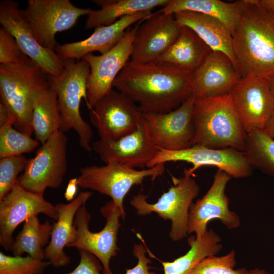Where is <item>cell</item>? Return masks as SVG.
<instances>
[{"label":"cell","mask_w":274,"mask_h":274,"mask_svg":"<svg viewBox=\"0 0 274 274\" xmlns=\"http://www.w3.org/2000/svg\"><path fill=\"white\" fill-rule=\"evenodd\" d=\"M89 117L100 139L114 141L136 129L143 120V113L136 104L112 89L90 110Z\"/></svg>","instance_id":"obj_12"},{"label":"cell","mask_w":274,"mask_h":274,"mask_svg":"<svg viewBox=\"0 0 274 274\" xmlns=\"http://www.w3.org/2000/svg\"><path fill=\"white\" fill-rule=\"evenodd\" d=\"M65 133L58 130L28 160L19 184L26 190L44 195L48 188L59 187L67 171V145Z\"/></svg>","instance_id":"obj_9"},{"label":"cell","mask_w":274,"mask_h":274,"mask_svg":"<svg viewBox=\"0 0 274 274\" xmlns=\"http://www.w3.org/2000/svg\"><path fill=\"white\" fill-rule=\"evenodd\" d=\"M248 274H269L264 269L256 268L248 271Z\"/></svg>","instance_id":"obj_43"},{"label":"cell","mask_w":274,"mask_h":274,"mask_svg":"<svg viewBox=\"0 0 274 274\" xmlns=\"http://www.w3.org/2000/svg\"><path fill=\"white\" fill-rule=\"evenodd\" d=\"M193 72L169 63L129 60L113 86L143 113H164L177 109L193 94Z\"/></svg>","instance_id":"obj_1"},{"label":"cell","mask_w":274,"mask_h":274,"mask_svg":"<svg viewBox=\"0 0 274 274\" xmlns=\"http://www.w3.org/2000/svg\"><path fill=\"white\" fill-rule=\"evenodd\" d=\"M0 23L15 38L23 52L48 75L58 76L63 60L53 50L42 46L17 2H0Z\"/></svg>","instance_id":"obj_14"},{"label":"cell","mask_w":274,"mask_h":274,"mask_svg":"<svg viewBox=\"0 0 274 274\" xmlns=\"http://www.w3.org/2000/svg\"><path fill=\"white\" fill-rule=\"evenodd\" d=\"M231 177L218 169L213 183L201 198L191 204L188 214L187 233H195L196 238H201L208 230L207 226L212 220L217 219L228 229L239 227L238 215L229 208V200L225 193L227 185Z\"/></svg>","instance_id":"obj_16"},{"label":"cell","mask_w":274,"mask_h":274,"mask_svg":"<svg viewBox=\"0 0 274 274\" xmlns=\"http://www.w3.org/2000/svg\"><path fill=\"white\" fill-rule=\"evenodd\" d=\"M192 117L193 145L244 151L247 132L231 93L195 98Z\"/></svg>","instance_id":"obj_3"},{"label":"cell","mask_w":274,"mask_h":274,"mask_svg":"<svg viewBox=\"0 0 274 274\" xmlns=\"http://www.w3.org/2000/svg\"><path fill=\"white\" fill-rule=\"evenodd\" d=\"M78 186L77 178H74L69 180L64 193V196L66 200L70 202L75 199Z\"/></svg>","instance_id":"obj_39"},{"label":"cell","mask_w":274,"mask_h":274,"mask_svg":"<svg viewBox=\"0 0 274 274\" xmlns=\"http://www.w3.org/2000/svg\"><path fill=\"white\" fill-rule=\"evenodd\" d=\"M243 0L228 3L220 0H169L159 12L175 14L191 11L215 17L225 24L231 33L238 20Z\"/></svg>","instance_id":"obj_27"},{"label":"cell","mask_w":274,"mask_h":274,"mask_svg":"<svg viewBox=\"0 0 274 274\" xmlns=\"http://www.w3.org/2000/svg\"><path fill=\"white\" fill-rule=\"evenodd\" d=\"M158 149L147 167L168 162L185 161L191 163L192 166L185 169L184 173L191 176L196 170L203 166H216L231 178H247L252 173V167L244 152L232 148L214 149L195 145L180 150Z\"/></svg>","instance_id":"obj_10"},{"label":"cell","mask_w":274,"mask_h":274,"mask_svg":"<svg viewBox=\"0 0 274 274\" xmlns=\"http://www.w3.org/2000/svg\"><path fill=\"white\" fill-rule=\"evenodd\" d=\"M231 35L242 77H274V14L251 0H243Z\"/></svg>","instance_id":"obj_2"},{"label":"cell","mask_w":274,"mask_h":274,"mask_svg":"<svg viewBox=\"0 0 274 274\" xmlns=\"http://www.w3.org/2000/svg\"><path fill=\"white\" fill-rule=\"evenodd\" d=\"M148 250L142 244H136L133 247L132 253L138 259V263L132 268L127 269L125 274H156L150 271L149 264L151 260L148 258L146 254Z\"/></svg>","instance_id":"obj_38"},{"label":"cell","mask_w":274,"mask_h":274,"mask_svg":"<svg viewBox=\"0 0 274 274\" xmlns=\"http://www.w3.org/2000/svg\"><path fill=\"white\" fill-rule=\"evenodd\" d=\"M49 265L29 255L11 256L0 252V274H42Z\"/></svg>","instance_id":"obj_34"},{"label":"cell","mask_w":274,"mask_h":274,"mask_svg":"<svg viewBox=\"0 0 274 274\" xmlns=\"http://www.w3.org/2000/svg\"><path fill=\"white\" fill-rule=\"evenodd\" d=\"M13 125L11 120L10 114L7 107L3 102L0 103V127L6 124Z\"/></svg>","instance_id":"obj_40"},{"label":"cell","mask_w":274,"mask_h":274,"mask_svg":"<svg viewBox=\"0 0 274 274\" xmlns=\"http://www.w3.org/2000/svg\"><path fill=\"white\" fill-rule=\"evenodd\" d=\"M80 261L78 265L71 271L65 274H100L102 266L99 260L91 253L79 251Z\"/></svg>","instance_id":"obj_37"},{"label":"cell","mask_w":274,"mask_h":274,"mask_svg":"<svg viewBox=\"0 0 274 274\" xmlns=\"http://www.w3.org/2000/svg\"><path fill=\"white\" fill-rule=\"evenodd\" d=\"M91 9L78 8L69 0H28L22 12L29 23L38 43L54 50L58 32L73 27L82 16Z\"/></svg>","instance_id":"obj_11"},{"label":"cell","mask_w":274,"mask_h":274,"mask_svg":"<svg viewBox=\"0 0 274 274\" xmlns=\"http://www.w3.org/2000/svg\"><path fill=\"white\" fill-rule=\"evenodd\" d=\"M236 263L235 252L232 250L224 255L205 257L195 266L190 274H248L249 270L245 267L235 268Z\"/></svg>","instance_id":"obj_33"},{"label":"cell","mask_w":274,"mask_h":274,"mask_svg":"<svg viewBox=\"0 0 274 274\" xmlns=\"http://www.w3.org/2000/svg\"><path fill=\"white\" fill-rule=\"evenodd\" d=\"M174 16L181 26L193 30L212 51L225 54L238 69L231 32L225 24L212 16L191 11L180 12Z\"/></svg>","instance_id":"obj_24"},{"label":"cell","mask_w":274,"mask_h":274,"mask_svg":"<svg viewBox=\"0 0 274 274\" xmlns=\"http://www.w3.org/2000/svg\"><path fill=\"white\" fill-rule=\"evenodd\" d=\"M92 193L83 191L67 203L55 205L58 214L56 222L53 224L50 241L45 251V259L55 268L66 266L70 257L64 249L71 242L74 233V222L78 210L91 197Z\"/></svg>","instance_id":"obj_23"},{"label":"cell","mask_w":274,"mask_h":274,"mask_svg":"<svg viewBox=\"0 0 274 274\" xmlns=\"http://www.w3.org/2000/svg\"><path fill=\"white\" fill-rule=\"evenodd\" d=\"M255 4L274 14V0H251Z\"/></svg>","instance_id":"obj_41"},{"label":"cell","mask_w":274,"mask_h":274,"mask_svg":"<svg viewBox=\"0 0 274 274\" xmlns=\"http://www.w3.org/2000/svg\"><path fill=\"white\" fill-rule=\"evenodd\" d=\"M169 0H93L100 9L91 10L87 15L85 28L112 24L120 18L141 12H151L165 6Z\"/></svg>","instance_id":"obj_26"},{"label":"cell","mask_w":274,"mask_h":274,"mask_svg":"<svg viewBox=\"0 0 274 274\" xmlns=\"http://www.w3.org/2000/svg\"><path fill=\"white\" fill-rule=\"evenodd\" d=\"M49 87L48 75L29 57L16 64H0L1 102L8 108L13 126L21 132L32 134L34 97Z\"/></svg>","instance_id":"obj_4"},{"label":"cell","mask_w":274,"mask_h":274,"mask_svg":"<svg viewBox=\"0 0 274 274\" xmlns=\"http://www.w3.org/2000/svg\"><path fill=\"white\" fill-rule=\"evenodd\" d=\"M92 149L106 164L116 163L133 168L147 166L159 150L144 119L133 132L114 141L99 139L93 143Z\"/></svg>","instance_id":"obj_20"},{"label":"cell","mask_w":274,"mask_h":274,"mask_svg":"<svg viewBox=\"0 0 274 274\" xmlns=\"http://www.w3.org/2000/svg\"><path fill=\"white\" fill-rule=\"evenodd\" d=\"M28 160L22 155L0 158V201L14 188Z\"/></svg>","instance_id":"obj_35"},{"label":"cell","mask_w":274,"mask_h":274,"mask_svg":"<svg viewBox=\"0 0 274 274\" xmlns=\"http://www.w3.org/2000/svg\"><path fill=\"white\" fill-rule=\"evenodd\" d=\"M243 152L252 167L274 176V139L263 129H255L247 133Z\"/></svg>","instance_id":"obj_31"},{"label":"cell","mask_w":274,"mask_h":274,"mask_svg":"<svg viewBox=\"0 0 274 274\" xmlns=\"http://www.w3.org/2000/svg\"><path fill=\"white\" fill-rule=\"evenodd\" d=\"M269 79L242 77L231 92L247 133L255 129H263L274 113Z\"/></svg>","instance_id":"obj_18"},{"label":"cell","mask_w":274,"mask_h":274,"mask_svg":"<svg viewBox=\"0 0 274 274\" xmlns=\"http://www.w3.org/2000/svg\"><path fill=\"white\" fill-rule=\"evenodd\" d=\"M164 170V163L141 170L116 163L89 165L80 169L78 184L81 188L95 190L110 197L120 209L124 220V199L130 189L134 185L142 184L147 177H150L154 180Z\"/></svg>","instance_id":"obj_8"},{"label":"cell","mask_w":274,"mask_h":274,"mask_svg":"<svg viewBox=\"0 0 274 274\" xmlns=\"http://www.w3.org/2000/svg\"><path fill=\"white\" fill-rule=\"evenodd\" d=\"M53 224L46 220L41 223L38 215H34L24 222L21 230L14 238L10 250L14 256L27 253L30 257L45 259V251L49 244Z\"/></svg>","instance_id":"obj_30"},{"label":"cell","mask_w":274,"mask_h":274,"mask_svg":"<svg viewBox=\"0 0 274 274\" xmlns=\"http://www.w3.org/2000/svg\"><path fill=\"white\" fill-rule=\"evenodd\" d=\"M27 56L15 38L6 29L0 28V64L14 65L25 60Z\"/></svg>","instance_id":"obj_36"},{"label":"cell","mask_w":274,"mask_h":274,"mask_svg":"<svg viewBox=\"0 0 274 274\" xmlns=\"http://www.w3.org/2000/svg\"><path fill=\"white\" fill-rule=\"evenodd\" d=\"M242 78L225 54L212 50L193 72V95L195 98H204L231 93Z\"/></svg>","instance_id":"obj_21"},{"label":"cell","mask_w":274,"mask_h":274,"mask_svg":"<svg viewBox=\"0 0 274 274\" xmlns=\"http://www.w3.org/2000/svg\"><path fill=\"white\" fill-rule=\"evenodd\" d=\"M189 250L184 255L172 262L160 261L163 274H190L195 266L202 259L217 255L222 245L220 236L212 229L200 238L191 236L188 238Z\"/></svg>","instance_id":"obj_29"},{"label":"cell","mask_w":274,"mask_h":274,"mask_svg":"<svg viewBox=\"0 0 274 274\" xmlns=\"http://www.w3.org/2000/svg\"><path fill=\"white\" fill-rule=\"evenodd\" d=\"M40 144L31 135L16 129L12 124L0 127V158L31 152Z\"/></svg>","instance_id":"obj_32"},{"label":"cell","mask_w":274,"mask_h":274,"mask_svg":"<svg viewBox=\"0 0 274 274\" xmlns=\"http://www.w3.org/2000/svg\"><path fill=\"white\" fill-rule=\"evenodd\" d=\"M181 27L174 14L159 11L152 13L139 22L130 60L145 63L157 60L175 41Z\"/></svg>","instance_id":"obj_19"},{"label":"cell","mask_w":274,"mask_h":274,"mask_svg":"<svg viewBox=\"0 0 274 274\" xmlns=\"http://www.w3.org/2000/svg\"><path fill=\"white\" fill-rule=\"evenodd\" d=\"M64 67L58 76L48 75L49 87L57 95L60 115L59 130L65 133L74 129L78 134L80 146L86 151L92 150L91 141L93 131L80 113L82 98L86 103L87 84L90 74V66L83 58L63 60Z\"/></svg>","instance_id":"obj_5"},{"label":"cell","mask_w":274,"mask_h":274,"mask_svg":"<svg viewBox=\"0 0 274 274\" xmlns=\"http://www.w3.org/2000/svg\"><path fill=\"white\" fill-rule=\"evenodd\" d=\"M100 212L106 219L103 229L96 232L91 231L89 224L91 215L83 205L77 211L74 222V233L71 242L66 247H74L79 251L88 252L100 262L104 274H113L110 267L111 259L119 250L117 244V234L120 227V209L113 200L107 202Z\"/></svg>","instance_id":"obj_7"},{"label":"cell","mask_w":274,"mask_h":274,"mask_svg":"<svg viewBox=\"0 0 274 274\" xmlns=\"http://www.w3.org/2000/svg\"><path fill=\"white\" fill-rule=\"evenodd\" d=\"M263 130L274 139V113L266 124Z\"/></svg>","instance_id":"obj_42"},{"label":"cell","mask_w":274,"mask_h":274,"mask_svg":"<svg viewBox=\"0 0 274 274\" xmlns=\"http://www.w3.org/2000/svg\"><path fill=\"white\" fill-rule=\"evenodd\" d=\"M139 24L128 28L121 40L107 52L99 55L90 53L83 58L90 66L86 102L89 110L113 89L114 81L129 61Z\"/></svg>","instance_id":"obj_13"},{"label":"cell","mask_w":274,"mask_h":274,"mask_svg":"<svg viewBox=\"0 0 274 274\" xmlns=\"http://www.w3.org/2000/svg\"><path fill=\"white\" fill-rule=\"evenodd\" d=\"M31 124L36 140L41 145L59 130L60 115L57 95L50 87L36 94Z\"/></svg>","instance_id":"obj_28"},{"label":"cell","mask_w":274,"mask_h":274,"mask_svg":"<svg viewBox=\"0 0 274 274\" xmlns=\"http://www.w3.org/2000/svg\"><path fill=\"white\" fill-rule=\"evenodd\" d=\"M193 94L177 109L164 113H143V119L154 145L160 149L175 151L193 145L194 125Z\"/></svg>","instance_id":"obj_15"},{"label":"cell","mask_w":274,"mask_h":274,"mask_svg":"<svg viewBox=\"0 0 274 274\" xmlns=\"http://www.w3.org/2000/svg\"><path fill=\"white\" fill-rule=\"evenodd\" d=\"M270 89L274 102V77L269 79Z\"/></svg>","instance_id":"obj_44"},{"label":"cell","mask_w":274,"mask_h":274,"mask_svg":"<svg viewBox=\"0 0 274 274\" xmlns=\"http://www.w3.org/2000/svg\"><path fill=\"white\" fill-rule=\"evenodd\" d=\"M172 179L173 185L155 203L148 202V196L140 193L133 196L130 204L139 215L145 216L154 212L160 218L170 220L169 237L176 242L182 239L188 234L189 209L193 199L198 195L200 188L191 175L184 173L181 178L173 177Z\"/></svg>","instance_id":"obj_6"},{"label":"cell","mask_w":274,"mask_h":274,"mask_svg":"<svg viewBox=\"0 0 274 274\" xmlns=\"http://www.w3.org/2000/svg\"><path fill=\"white\" fill-rule=\"evenodd\" d=\"M151 14V12L138 13L123 17L112 24L97 26L88 38L78 42L57 44L54 51L62 60H80L95 51L104 54L118 44L133 24L146 19Z\"/></svg>","instance_id":"obj_22"},{"label":"cell","mask_w":274,"mask_h":274,"mask_svg":"<svg viewBox=\"0 0 274 274\" xmlns=\"http://www.w3.org/2000/svg\"><path fill=\"white\" fill-rule=\"evenodd\" d=\"M211 51L193 30L181 26L175 41L157 60L194 72Z\"/></svg>","instance_id":"obj_25"},{"label":"cell","mask_w":274,"mask_h":274,"mask_svg":"<svg viewBox=\"0 0 274 274\" xmlns=\"http://www.w3.org/2000/svg\"><path fill=\"white\" fill-rule=\"evenodd\" d=\"M43 214L57 220L54 205L46 200L44 195L23 188L17 181L12 190L0 201V245L10 249L18 226L29 217Z\"/></svg>","instance_id":"obj_17"}]
</instances>
